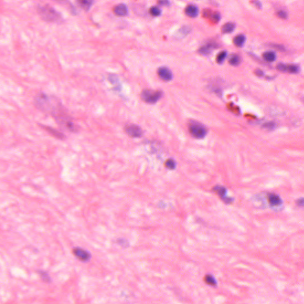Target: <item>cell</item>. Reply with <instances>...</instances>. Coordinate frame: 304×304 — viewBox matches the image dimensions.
<instances>
[{"label": "cell", "mask_w": 304, "mask_h": 304, "mask_svg": "<svg viewBox=\"0 0 304 304\" xmlns=\"http://www.w3.org/2000/svg\"><path fill=\"white\" fill-rule=\"evenodd\" d=\"M125 133L131 138H140L143 135L141 127L135 124H128L124 127Z\"/></svg>", "instance_id": "6"}, {"label": "cell", "mask_w": 304, "mask_h": 304, "mask_svg": "<svg viewBox=\"0 0 304 304\" xmlns=\"http://www.w3.org/2000/svg\"><path fill=\"white\" fill-rule=\"evenodd\" d=\"M204 282H206L207 284L209 285L210 286H216L217 285V282L213 276L212 275H206L204 277Z\"/></svg>", "instance_id": "23"}, {"label": "cell", "mask_w": 304, "mask_h": 304, "mask_svg": "<svg viewBox=\"0 0 304 304\" xmlns=\"http://www.w3.org/2000/svg\"><path fill=\"white\" fill-rule=\"evenodd\" d=\"M188 128L192 136L198 139H203L207 133V130L203 124L196 121L190 122Z\"/></svg>", "instance_id": "4"}, {"label": "cell", "mask_w": 304, "mask_h": 304, "mask_svg": "<svg viewBox=\"0 0 304 304\" xmlns=\"http://www.w3.org/2000/svg\"><path fill=\"white\" fill-rule=\"evenodd\" d=\"M218 46L219 45L214 41H208L199 48L198 52L203 55H208L212 51L217 49Z\"/></svg>", "instance_id": "8"}, {"label": "cell", "mask_w": 304, "mask_h": 304, "mask_svg": "<svg viewBox=\"0 0 304 304\" xmlns=\"http://www.w3.org/2000/svg\"><path fill=\"white\" fill-rule=\"evenodd\" d=\"M158 74L160 79L165 81H170L173 78V74L172 71L168 68L166 67H161L159 68Z\"/></svg>", "instance_id": "10"}, {"label": "cell", "mask_w": 304, "mask_h": 304, "mask_svg": "<svg viewBox=\"0 0 304 304\" xmlns=\"http://www.w3.org/2000/svg\"><path fill=\"white\" fill-rule=\"evenodd\" d=\"M246 37L243 34H239L236 36L233 39V44L238 47H241L245 44Z\"/></svg>", "instance_id": "16"}, {"label": "cell", "mask_w": 304, "mask_h": 304, "mask_svg": "<svg viewBox=\"0 0 304 304\" xmlns=\"http://www.w3.org/2000/svg\"><path fill=\"white\" fill-rule=\"evenodd\" d=\"M149 13L153 16L156 17V16H159L161 14L162 11L157 6H153L150 8Z\"/></svg>", "instance_id": "26"}, {"label": "cell", "mask_w": 304, "mask_h": 304, "mask_svg": "<svg viewBox=\"0 0 304 304\" xmlns=\"http://www.w3.org/2000/svg\"><path fill=\"white\" fill-rule=\"evenodd\" d=\"M117 243L123 248H127L130 247V243L128 241L124 238H118L117 240Z\"/></svg>", "instance_id": "27"}, {"label": "cell", "mask_w": 304, "mask_h": 304, "mask_svg": "<svg viewBox=\"0 0 304 304\" xmlns=\"http://www.w3.org/2000/svg\"><path fill=\"white\" fill-rule=\"evenodd\" d=\"M203 16L208 18L212 22L216 23L219 22L220 20V14L218 12H213L210 9H205L203 12Z\"/></svg>", "instance_id": "11"}, {"label": "cell", "mask_w": 304, "mask_h": 304, "mask_svg": "<svg viewBox=\"0 0 304 304\" xmlns=\"http://www.w3.org/2000/svg\"><path fill=\"white\" fill-rule=\"evenodd\" d=\"M273 47H274L275 48H276L277 50H280V51H283L285 50V48L280 45H277V44H274V45H272Z\"/></svg>", "instance_id": "33"}, {"label": "cell", "mask_w": 304, "mask_h": 304, "mask_svg": "<svg viewBox=\"0 0 304 304\" xmlns=\"http://www.w3.org/2000/svg\"><path fill=\"white\" fill-rule=\"evenodd\" d=\"M191 29L189 26H184L181 28L179 29V30L176 33V36L179 38H182L186 36L188 34H190L191 32Z\"/></svg>", "instance_id": "19"}, {"label": "cell", "mask_w": 304, "mask_h": 304, "mask_svg": "<svg viewBox=\"0 0 304 304\" xmlns=\"http://www.w3.org/2000/svg\"><path fill=\"white\" fill-rule=\"evenodd\" d=\"M37 11L40 17L46 22L59 23L62 20V17L60 13L49 4L38 6Z\"/></svg>", "instance_id": "2"}, {"label": "cell", "mask_w": 304, "mask_h": 304, "mask_svg": "<svg viewBox=\"0 0 304 304\" xmlns=\"http://www.w3.org/2000/svg\"><path fill=\"white\" fill-rule=\"evenodd\" d=\"M268 200L269 203L273 206H280V204L282 203L280 198L275 194H270L269 196Z\"/></svg>", "instance_id": "15"}, {"label": "cell", "mask_w": 304, "mask_h": 304, "mask_svg": "<svg viewBox=\"0 0 304 304\" xmlns=\"http://www.w3.org/2000/svg\"><path fill=\"white\" fill-rule=\"evenodd\" d=\"M74 255L81 262H88L92 257L91 254L87 250L80 247H76L73 249Z\"/></svg>", "instance_id": "7"}, {"label": "cell", "mask_w": 304, "mask_h": 304, "mask_svg": "<svg viewBox=\"0 0 304 304\" xmlns=\"http://www.w3.org/2000/svg\"><path fill=\"white\" fill-rule=\"evenodd\" d=\"M213 190H214V192L218 193V194L221 197H223V196L225 195L226 192V190L225 188H224L223 186H220L214 187L213 188Z\"/></svg>", "instance_id": "28"}, {"label": "cell", "mask_w": 304, "mask_h": 304, "mask_svg": "<svg viewBox=\"0 0 304 304\" xmlns=\"http://www.w3.org/2000/svg\"><path fill=\"white\" fill-rule=\"evenodd\" d=\"M52 115L58 124L65 130L73 133H76L79 131L77 125H76L69 116L62 112L61 107H59Z\"/></svg>", "instance_id": "3"}, {"label": "cell", "mask_w": 304, "mask_h": 304, "mask_svg": "<svg viewBox=\"0 0 304 304\" xmlns=\"http://www.w3.org/2000/svg\"><path fill=\"white\" fill-rule=\"evenodd\" d=\"M163 96V92L160 90H143L141 93V98L146 103H155Z\"/></svg>", "instance_id": "5"}, {"label": "cell", "mask_w": 304, "mask_h": 304, "mask_svg": "<svg viewBox=\"0 0 304 304\" xmlns=\"http://www.w3.org/2000/svg\"><path fill=\"white\" fill-rule=\"evenodd\" d=\"M176 166V162L172 159H168L165 162V166L167 169H170V170H174L175 169Z\"/></svg>", "instance_id": "24"}, {"label": "cell", "mask_w": 304, "mask_h": 304, "mask_svg": "<svg viewBox=\"0 0 304 304\" xmlns=\"http://www.w3.org/2000/svg\"><path fill=\"white\" fill-rule=\"evenodd\" d=\"M241 62V58L237 54H233L229 58V63L233 66H238Z\"/></svg>", "instance_id": "20"}, {"label": "cell", "mask_w": 304, "mask_h": 304, "mask_svg": "<svg viewBox=\"0 0 304 304\" xmlns=\"http://www.w3.org/2000/svg\"><path fill=\"white\" fill-rule=\"evenodd\" d=\"M78 3H79V5L81 8H83V9H85V10H89V8L92 6V3H93V1H87V0H81V1H79Z\"/></svg>", "instance_id": "25"}, {"label": "cell", "mask_w": 304, "mask_h": 304, "mask_svg": "<svg viewBox=\"0 0 304 304\" xmlns=\"http://www.w3.org/2000/svg\"><path fill=\"white\" fill-rule=\"evenodd\" d=\"M38 273L40 277L41 278V279L43 282L47 283H51L52 279H51V277L47 271L44 270H38Z\"/></svg>", "instance_id": "21"}, {"label": "cell", "mask_w": 304, "mask_h": 304, "mask_svg": "<svg viewBox=\"0 0 304 304\" xmlns=\"http://www.w3.org/2000/svg\"><path fill=\"white\" fill-rule=\"evenodd\" d=\"M113 13L118 16H125L128 14V8L124 4H119L113 8Z\"/></svg>", "instance_id": "14"}, {"label": "cell", "mask_w": 304, "mask_h": 304, "mask_svg": "<svg viewBox=\"0 0 304 304\" xmlns=\"http://www.w3.org/2000/svg\"><path fill=\"white\" fill-rule=\"evenodd\" d=\"M277 15L283 19H286L287 18V13L285 11L280 10L279 11H277Z\"/></svg>", "instance_id": "29"}, {"label": "cell", "mask_w": 304, "mask_h": 304, "mask_svg": "<svg viewBox=\"0 0 304 304\" xmlns=\"http://www.w3.org/2000/svg\"><path fill=\"white\" fill-rule=\"evenodd\" d=\"M158 3L161 6H169L170 2L168 1L165 0V1H158Z\"/></svg>", "instance_id": "32"}, {"label": "cell", "mask_w": 304, "mask_h": 304, "mask_svg": "<svg viewBox=\"0 0 304 304\" xmlns=\"http://www.w3.org/2000/svg\"><path fill=\"white\" fill-rule=\"evenodd\" d=\"M263 127L267 128V129H270V130H271L274 128H275L276 127V124L273 122H269V123H265L263 125Z\"/></svg>", "instance_id": "30"}, {"label": "cell", "mask_w": 304, "mask_h": 304, "mask_svg": "<svg viewBox=\"0 0 304 304\" xmlns=\"http://www.w3.org/2000/svg\"><path fill=\"white\" fill-rule=\"evenodd\" d=\"M35 105L44 112L53 113L59 107L56 101L51 96L44 93L38 94L34 99Z\"/></svg>", "instance_id": "1"}, {"label": "cell", "mask_w": 304, "mask_h": 304, "mask_svg": "<svg viewBox=\"0 0 304 304\" xmlns=\"http://www.w3.org/2000/svg\"><path fill=\"white\" fill-rule=\"evenodd\" d=\"M235 29V24L232 22L225 23L222 28V32L223 34L232 33Z\"/></svg>", "instance_id": "18"}, {"label": "cell", "mask_w": 304, "mask_h": 304, "mask_svg": "<svg viewBox=\"0 0 304 304\" xmlns=\"http://www.w3.org/2000/svg\"><path fill=\"white\" fill-rule=\"evenodd\" d=\"M255 74L259 77H263L264 76V72L260 69H257L255 71Z\"/></svg>", "instance_id": "31"}, {"label": "cell", "mask_w": 304, "mask_h": 304, "mask_svg": "<svg viewBox=\"0 0 304 304\" xmlns=\"http://www.w3.org/2000/svg\"><path fill=\"white\" fill-rule=\"evenodd\" d=\"M277 69L282 72H288L290 73H298L299 72L298 66L295 64H285L284 63H279L277 66Z\"/></svg>", "instance_id": "9"}, {"label": "cell", "mask_w": 304, "mask_h": 304, "mask_svg": "<svg viewBox=\"0 0 304 304\" xmlns=\"http://www.w3.org/2000/svg\"><path fill=\"white\" fill-rule=\"evenodd\" d=\"M297 203H298V206L302 207V206H304V199H303L302 198H301V199H299Z\"/></svg>", "instance_id": "35"}, {"label": "cell", "mask_w": 304, "mask_h": 304, "mask_svg": "<svg viewBox=\"0 0 304 304\" xmlns=\"http://www.w3.org/2000/svg\"><path fill=\"white\" fill-rule=\"evenodd\" d=\"M263 57L267 62H274L276 59V53L273 51H267L263 54Z\"/></svg>", "instance_id": "17"}, {"label": "cell", "mask_w": 304, "mask_h": 304, "mask_svg": "<svg viewBox=\"0 0 304 304\" xmlns=\"http://www.w3.org/2000/svg\"><path fill=\"white\" fill-rule=\"evenodd\" d=\"M228 56V53L226 51H222L220 52L216 56V62L218 64H222L225 60L226 57Z\"/></svg>", "instance_id": "22"}, {"label": "cell", "mask_w": 304, "mask_h": 304, "mask_svg": "<svg viewBox=\"0 0 304 304\" xmlns=\"http://www.w3.org/2000/svg\"><path fill=\"white\" fill-rule=\"evenodd\" d=\"M185 13L186 15L188 16V17H197L199 13V10L197 6L194 4H189L185 8Z\"/></svg>", "instance_id": "13"}, {"label": "cell", "mask_w": 304, "mask_h": 304, "mask_svg": "<svg viewBox=\"0 0 304 304\" xmlns=\"http://www.w3.org/2000/svg\"><path fill=\"white\" fill-rule=\"evenodd\" d=\"M41 127L45 131H46L49 134H50L53 137H55L56 139H60V140H64L66 138V136L62 133L59 131L58 130H56L55 128H54L50 127V126H46V125H42Z\"/></svg>", "instance_id": "12"}, {"label": "cell", "mask_w": 304, "mask_h": 304, "mask_svg": "<svg viewBox=\"0 0 304 304\" xmlns=\"http://www.w3.org/2000/svg\"><path fill=\"white\" fill-rule=\"evenodd\" d=\"M253 3L254 4V5L256 6L257 8H260L261 7V3L259 1H253Z\"/></svg>", "instance_id": "34"}]
</instances>
